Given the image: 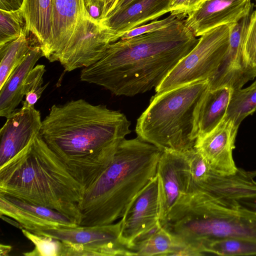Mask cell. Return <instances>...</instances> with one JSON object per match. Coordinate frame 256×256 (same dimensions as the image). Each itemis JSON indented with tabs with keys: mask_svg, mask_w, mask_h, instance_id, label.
Wrapping results in <instances>:
<instances>
[{
	"mask_svg": "<svg viewBox=\"0 0 256 256\" xmlns=\"http://www.w3.org/2000/svg\"><path fill=\"white\" fill-rule=\"evenodd\" d=\"M130 124L119 111L78 99L52 106L40 134L86 190L111 162Z\"/></svg>",
	"mask_w": 256,
	"mask_h": 256,
	"instance_id": "cell-1",
	"label": "cell"
},
{
	"mask_svg": "<svg viewBox=\"0 0 256 256\" xmlns=\"http://www.w3.org/2000/svg\"><path fill=\"white\" fill-rule=\"evenodd\" d=\"M183 20L110 44L100 60L82 69L80 80L116 96H132L155 89L198 42Z\"/></svg>",
	"mask_w": 256,
	"mask_h": 256,
	"instance_id": "cell-2",
	"label": "cell"
},
{
	"mask_svg": "<svg viewBox=\"0 0 256 256\" xmlns=\"http://www.w3.org/2000/svg\"><path fill=\"white\" fill-rule=\"evenodd\" d=\"M84 190L40 134L0 166V194L52 208L78 226Z\"/></svg>",
	"mask_w": 256,
	"mask_h": 256,
	"instance_id": "cell-3",
	"label": "cell"
},
{
	"mask_svg": "<svg viewBox=\"0 0 256 256\" xmlns=\"http://www.w3.org/2000/svg\"><path fill=\"white\" fill-rule=\"evenodd\" d=\"M162 150L138 136L120 142L114 157L84 192L78 208L80 226L106 225L122 218L156 176Z\"/></svg>",
	"mask_w": 256,
	"mask_h": 256,
	"instance_id": "cell-4",
	"label": "cell"
},
{
	"mask_svg": "<svg viewBox=\"0 0 256 256\" xmlns=\"http://www.w3.org/2000/svg\"><path fill=\"white\" fill-rule=\"evenodd\" d=\"M160 224L186 256L205 255L206 246L219 240H256V214L240 208L236 200L216 199L199 192L183 194Z\"/></svg>",
	"mask_w": 256,
	"mask_h": 256,
	"instance_id": "cell-5",
	"label": "cell"
},
{
	"mask_svg": "<svg viewBox=\"0 0 256 256\" xmlns=\"http://www.w3.org/2000/svg\"><path fill=\"white\" fill-rule=\"evenodd\" d=\"M208 85V80H200L156 92L137 120L138 136L162 151L194 148L198 136V108Z\"/></svg>",
	"mask_w": 256,
	"mask_h": 256,
	"instance_id": "cell-6",
	"label": "cell"
},
{
	"mask_svg": "<svg viewBox=\"0 0 256 256\" xmlns=\"http://www.w3.org/2000/svg\"><path fill=\"white\" fill-rule=\"evenodd\" d=\"M230 33L228 26L222 25L200 36L196 45L154 89L156 92H162L212 78L227 52Z\"/></svg>",
	"mask_w": 256,
	"mask_h": 256,
	"instance_id": "cell-7",
	"label": "cell"
},
{
	"mask_svg": "<svg viewBox=\"0 0 256 256\" xmlns=\"http://www.w3.org/2000/svg\"><path fill=\"white\" fill-rule=\"evenodd\" d=\"M122 220L112 224L32 232L62 242V256H134L120 240Z\"/></svg>",
	"mask_w": 256,
	"mask_h": 256,
	"instance_id": "cell-8",
	"label": "cell"
},
{
	"mask_svg": "<svg viewBox=\"0 0 256 256\" xmlns=\"http://www.w3.org/2000/svg\"><path fill=\"white\" fill-rule=\"evenodd\" d=\"M184 152L190 170L187 193L199 192L222 200L256 195V170L247 171L238 168L234 174H222L213 170L194 148Z\"/></svg>",
	"mask_w": 256,
	"mask_h": 256,
	"instance_id": "cell-9",
	"label": "cell"
},
{
	"mask_svg": "<svg viewBox=\"0 0 256 256\" xmlns=\"http://www.w3.org/2000/svg\"><path fill=\"white\" fill-rule=\"evenodd\" d=\"M121 36L86 9L58 62L67 72L88 67L100 60L110 44Z\"/></svg>",
	"mask_w": 256,
	"mask_h": 256,
	"instance_id": "cell-10",
	"label": "cell"
},
{
	"mask_svg": "<svg viewBox=\"0 0 256 256\" xmlns=\"http://www.w3.org/2000/svg\"><path fill=\"white\" fill-rule=\"evenodd\" d=\"M252 12L237 22L228 25V48L218 71L208 80L209 89L226 86L235 90L256 78V68L248 66L244 57V39Z\"/></svg>",
	"mask_w": 256,
	"mask_h": 256,
	"instance_id": "cell-11",
	"label": "cell"
},
{
	"mask_svg": "<svg viewBox=\"0 0 256 256\" xmlns=\"http://www.w3.org/2000/svg\"><path fill=\"white\" fill-rule=\"evenodd\" d=\"M160 182L156 174L137 196L122 218V242L132 250L134 240L160 222Z\"/></svg>",
	"mask_w": 256,
	"mask_h": 256,
	"instance_id": "cell-12",
	"label": "cell"
},
{
	"mask_svg": "<svg viewBox=\"0 0 256 256\" xmlns=\"http://www.w3.org/2000/svg\"><path fill=\"white\" fill-rule=\"evenodd\" d=\"M156 174L160 182V221L162 222L180 196L188 190L189 166L184 152L162 151Z\"/></svg>",
	"mask_w": 256,
	"mask_h": 256,
	"instance_id": "cell-13",
	"label": "cell"
},
{
	"mask_svg": "<svg viewBox=\"0 0 256 256\" xmlns=\"http://www.w3.org/2000/svg\"><path fill=\"white\" fill-rule=\"evenodd\" d=\"M238 127L224 118L211 132L197 138L194 148L214 172L224 175L236 172L232 152Z\"/></svg>",
	"mask_w": 256,
	"mask_h": 256,
	"instance_id": "cell-14",
	"label": "cell"
},
{
	"mask_svg": "<svg viewBox=\"0 0 256 256\" xmlns=\"http://www.w3.org/2000/svg\"><path fill=\"white\" fill-rule=\"evenodd\" d=\"M40 112L34 106L16 109L6 118L0 130V166L26 148L40 134Z\"/></svg>",
	"mask_w": 256,
	"mask_h": 256,
	"instance_id": "cell-15",
	"label": "cell"
},
{
	"mask_svg": "<svg viewBox=\"0 0 256 256\" xmlns=\"http://www.w3.org/2000/svg\"><path fill=\"white\" fill-rule=\"evenodd\" d=\"M251 0H207L183 20L197 37L222 25L237 22L254 8Z\"/></svg>",
	"mask_w": 256,
	"mask_h": 256,
	"instance_id": "cell-16",
	"label": "cell"
},
{
	"mask_svg": "<svg viewBox=\"0 0 256 256\" xmlns=\"http://www.w3.org/2000/svg\"><path fill=\"white\" fill-rule=\"evenodd\" d=\"M86 9L84 0H52L50 42L44 56L50 62L58 60Z\"/></svg>",
	"mask_w": 256,
	"mask_h": 256,
	"instance_id": "cell-17",
	"label": "cell"
},
{
	"mask_svg": "<svg viewBox=\"0 0 256 256\" xmlns=\"http://www.w3.org/2000/svg\"><path fill=\"white\" fill-rule=\"evenodd\" d=\"M170 0H136L99 20L122 34L169 12Z\"/></svg>",
	"mask_w": 256,
	"mask_h": 256,
	"instance_id": "cell-18",
	"label": "cell"
},
{
	"mask_svg": "<svg viewBox=\"0 0 256 256\" xmlns=\"http://www.w3.org/2000/svg\"><path fill=\"white\" fill-rule=\"evenodd\" d=\"M44 56L40 46H32L22 61L15 68L0 88V116L8 118L16 109L24 96V87L29 72Z\"/></svg>",
	"mask_w": 256,
	"mask_h": 256,
	"instance_id": "cell-19",
	"label": "cell"
},
{
	"mask_svg": "<svg viewBox=\"0 0 256 256\" xmlns=\"http://www.w3.org/2000/svg\"><path fill=\"white\" fill-rule=\"evenodd\" d=\"M232 91V88L226 86L214 90L208 87L198 110V138L211 132L222 120Z\"/></svg>",
	"mask_w": 256,
	"mask_h": 256,
	"instance_id": "cell-20",
	"label": "cell"
},
{
	"mask_svg": "<svg viewBox=\"0 0 256 256\" xmlns=\"http://www.w3.org/2000/svg\"><path fill=\"white\" fill-rule=\"evenodd\" d=\"M52 4V0H23L20 8L25 16L27 32L35 36L44 56L50 42Z\"/></svg>",
	"mask_w": 256,
	"mask_h": 256,
	"instance_id": "cell-21",
	"label": "cell"
},
{
	"mask_svg": "<svg viewBox=\"0 0 256 256\" xmlns=\"http://www.w3.org/2000/svg\"><path fill=\"white\" fill-rule=\"evenodd\" d=\"M28 33L26 29L18 38L0 46V88L32 46L26 37Z\"/></svg>",
	"mask_w": 256,
	"mask_h": 256,
	"instance_id": "cell-22",
	"label": "cell"
},
{
	"mask_svg": "<svg viewBox=\"0 0 256 256\" xmlns=\"http://www.w3.org/2000/svg\"><path fill=\"white\" fill-rule=\"evenodd\" d=\"M134 256H181L183 248L162 226L157 232L132 249Z\"/></svg>",
	"mask_w": 256,
	"mask_h": 256,
	"instance_id": "cell-23",
	"label": "cell"
},
{
	"mask_svg": "<svg viewBox=\"0 0 256 256\" xmlns=\"http://www.w3.org/2000/svg\"><path fill=\"white\" fill-rule=\"evenodd\" d=\"M0 216H6L18 222L31 232L48 229L66 228L63 225L42 218L30 211L22 208L0 194Z\"/></svg>",
	"mask_w": 256,
	"mask_h": 256,
	"instance_id": "cell-24",
	"label": "cell"
},
{
	"mask_svg": "<svg viewBox=\"0 0 256 256\" xmlns=\"http://www.w3.org/2000/svg\"><path fill=\"white\" fill-rule=\"evenodd\" d=\"M256 110V86L233 90L224 118L238 126Z\"/></svg>",
	"mask_w": 256,
	"mask_h": 256,
	"instance_id": "cell-25",
	"label": "cell"
},
{
	"mask_svg": "<svg viewBox=\"0 0 256 256\" xmlns=\"http://www.w3.org/2000/svg\"><path fill=\"white\" fill-rule=\"evenodd\" d=\"M206 254L256 255V240L228 238L214 241L206 248Z\"/></svg>",
	"mask_w": 256,
	"mask_h": 256,
	"instance_id": "cell-26",
	"label": "cell"
},
{
	"mask_svg": "<svg viewBox=\"0 0 256 256\" xmlns=\"http://www.w3.org/2000/svg\"><path fill=\"white\" fill-rule=\"evenodd\" d=\"M26 28L21 8L12 11L0 10V46L18 38Z\"/></svg>",
	"mask_w": 256,
	"mask_h": 256,
	"instance_id": "cell-27",
	"label": "cell"
},
{
	"mask_svg": "<svg viewBox=\"0 0 256 256\" xmlns=\"http://www.w3.org/2000/svg\"><path fill=\"white\" fill-rule=\"evenodd\" d=\"M24 236L32 242L34 248L30 252L23 253L26 256H62V242L50 236L38 235L24 228Z\"/></svg>",
	"mask_w": 256,
	"mask_h": 256,
	"instance_id": "cell-28",
	"label": "cell"
},
{
	"mask_svg": "<svg viewBox=\"0 0 256 256\" xmlns=\"http://www.w3.org/2000/svg\"><path fill=\"white\" fill-rule=\"evenodd\" d=\"M4 196L14 204L30 211L42 218L60 224L66 228H74L78 226L66 216L52 208L40 205L30 204L12 196Z\"/></svg>",
	"mask_w": 256,
	"mask_h": 256,
	"instance_id": "cell-29",
	"label": "cell"
},
{
	"mask_svg": "<svg viewBox=\"0 0 256 256\" xmlns=\"http://www.w3.org/2000/svg\"><path fill=\"white\" fill-rule=\"evenodd\" d=\"M46 72L45 66L37 64L28 75L24 84V94L26 99L22 106H34V104L40 98L43 92L48 83L42 86L43 76Z\"/></svg>",
	"mask_w": 256,
	"mask_h": 256,
	"instance_id": "cell-30",
	"label": "cell"
},
{
	"mask_svg": "<svg viewBox=\"0 0 256 256\" xmlns=\"http://www.w3.org/2000/svg\"><path fill=\"white\" fill-rule=\"evenodd\" d=\"M244 57L248 66L256 68V10L250 18L244 45Z\"/></svg>",
	"mask_w": 256,
	"mask_h": 256,
	"instance_id": "cell-31",
	"label": "cell"
},
{
	"mask_svg": "<svg viewBox=\"0 0 256 256\" xmlns=\"http://www.w3.org/2000/svg\"><path fill=\"white\" fill-rule=\"evenodd\" d=\"M178 18H179L176 16L170 14L164 19L154 20L148 24L142 25L126 32L122 34L120 40H128L140 35L156 32L171 25Z\"/></svg>",
	"mask_w": 256,
	"mask_h": 256,
	"instance_id": "cell-32",
	"label": "cell"
},
{
	"mask_svg": "<svg viewBox=\"0 0 256 256\" xmlns=\"http://www.w3.org/2000/svg\"><path fill=\"white\" fill-rule=\"evenodd\" d=\"M207 0H170V12L184 20L190 14L198 10Z\"/></svg>",
	"mask_w": 256,
	"mask_h": 256,
	"instance_id": "cell-33",
	"label": "cell"
},
{
	"mask_svg": "<svg viewBox=\"0 0 256 256\" xmlns=\"http://www.w3.org/2000/svg\"><path fill=\"white\" fill-rule=\"evenodd\" d=\"M236 200L240 208L256 214V195L240 198Z\"/></svg>",
	"mask_w": 256,
	"mask_h": 256,
	"instance_id": "cell-34",
	"label": "cell"
},
{
	"mask_svg": "<svg viewBox=\"0 0 256 256\" xmlns=\"http://www.w3.org/2000/svg\"><path fill=\"white\" fill-rule=\"evenodd\" d=\"M23 0H0V10L12 11L20 9Z\"/></svg>",
	"mask_w": 256,
	"mask_h": 256,
	"instance_id": "cell-35",
	"label": "cell"
},
{
	"mask_svg": "<svg viewBox=\"0 0 256 256\" xmlns=\"http://www.w3.org/2000/svg\"><path fill=\"white\" fill-rule=\"evenodd\" d=\"M118 0H102V12L98 18L102 20L105 18L112 12Z\"/></svg>",
	"mask_w": 256,
	"mask_h": 256,
	"instance_id": "cell-36",
	"label": "cell"
},
{
	"mask_svg": "<svg viewBox=\"0 0 256 256\" xmlns=\"http://www.w3.org/2000/svg\"><path fill=\"white\" fill-rule=\"evenodd\" d=\"M85 6L88 11L92 8H94L96 12H99L101 14L102 12V0H84Z\"/></svg>",
	"mask_w": 256,
	"mask_h": 256,
	"instance_id": "cell-37",
	"label": "cell"
},
{
	"mask_svg": "<svg viewBox=\"0 0 256 256\" xmlns=\"http://www.w3.org/2000/svg\"><path fill=\"white\" fill-rule=\"evenodd\" d=\"M135 0H118L114 9L108 14L120 9L126 8Z\"/></svg>",
	"mask_w": 256,
	"mask_h": 256,
	"instance_id": "cell-38",
	"label": "cell"
},
{
	"mask_svg": "<svg viewBox=\"0 0 256 256\" xmlns=\"http://www.w3.org/2000/svg\"><path fill=\"white\" fill-rule=\"evenodd\" d=\"M12 249V246L1 244H0V256H7Z\"/></svg>",
	"mask_w": 256,
	"mask_h": 256,
	"instance_id": "cell-39",
	"label": "cell"
},
{
	"mask_svg": "<svg viewBox=\"0 0 256 256\" xmlns=\"http://www.w3.org/2000/svg\"><path fill=\"white\" fill-rule=\"evenodd\" d=\"M252 85L256 86V80L252 84Z\"/></svg>",
	"mask_w": 256,
	"mask_h": 256,
	"instance_id": "cell-40",
	"label": "cell"
},
{
	"mask_svg": "<svg viewBox=\"0 0 256 256\" xmlns=\"http://www.w3.org/2000/svg\"><path fill=\"white\" fill-rule=\"evenodd\" d=\"M256 2V0H255Z\"/></svg>",
	"mask_w": 256,
	"mask_h": 256,
	"instance_id": "cell-41",
	"label": "cell"
}]
</instances>
